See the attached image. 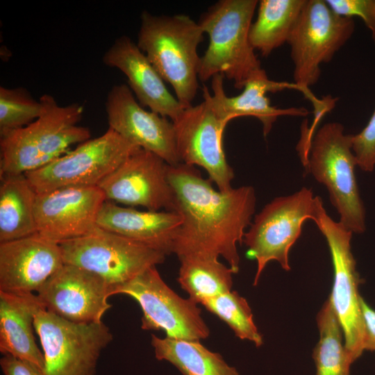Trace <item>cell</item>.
Masks as SVG:
<instances>
[{"instance_id":"obj_26","label":"cell","mask_w":375,"mask_h":375,"mask_svg":"<svg viewBox=\"0 0 375 375\" xmlns=\"http://www.w3.org/2000/svg\"><path fill=\"white\" fill-rule=\"evenodd\" d=\"M319 339L312 358L315 375H350L352 364L344 346L341 324L329 297L317 315Z\"/></svg>"},{"instance_id":"obj_18","label":"cell","mask_w":375,"mask_h":375,"mask_svg":"<svg viewBox=\"0 0 375 375\" xmlns=\"http://www.w3.org/2000/svg\"><path fill=\"white\" fill-rule=\"evenodd\" d=\"M64 264L59 244L39 233L0 242V291L36 294Z\"/></svg>"},{"instance_id":"obj_23","label":"cell","mask_w":375,"mask_h":375,"mask_svg":"<svg viewBox=\"0 0 375 375\" xmlns=\"http://www.w3.org/2000/svg\"><path fill=\"white\" fill-rule=\"evenodd\" d=\"M0 242L38 233L37 192L25 174L0 177Z\"/></svg>"},{"instance_id":"obj_3","label":"cell","mask_w":375,"mask_h":375,"mask_svg":"<svg viewBox=\"0 0 375 375\" xmlns=\"http://www.w3.org/2000/svg\"><path fill=\"white\" fill-rule=\"evenodd\" d=\"M203 33L186 15H156L144 10L140 15L137 44L184 108L192 106L199 88L197 49Z\"/></svg>"},{"instance_id":"obj_16","label":"cell","mask_w":375,"mask_h":375,"mask_svg":"<svg viewBox=\"0 0 375 375\" xmlns=\"http://www.w3.org/2000/svg\"><path fill=\"white\" fill-rule=\"evenodd\" d=\"M105 108L109 128L158 156L169 165L181 162L172 122L146 110L136 101L128 85H113L108 93Z\"/></svg>"},{"instance_id":"obj_5","label":"cell","mask_w":375,"mask_h":375,"mask_svg":"<svg viewBox=\"0 0 375 375\" xmlns=\"http://www.w3.org/2000/svg\"><path fill=\"white\" fill-rule=\"evenodd\" d=\"M258 4L257 0H220L201 15L199 24L209 36V44L201 57L200 81L222 74L241 90L263 70L249 40Z\"/></svg>"},{"instance_id":"obj_20","label":"cell","mask_w":375,"mask_h":375,"mask_svg":"<svg viewBox=\"0 0 375 375\" xmlns=\"http://www.w3.org/2000/svg\"><path fill=\"white\" fill-rule=\"evenodd\" d=\"M224 78L222 74H217L212 78V99L219 115L227 123L240 117H254L262 123L263 135L266 137L278 117H303L308 114V110L305 108L282 109L272 106L267 96L268 92L295 89L301 92L306 98L308 95L294 83L278 82L269 79L264 69L249 80L244 85L243 91L235 97H228L226 94Z\"/></svg>"},{"instance_id":"obj_21","label":"cell","mask_w":375,"mask_h":375,"mask_svg":"<svg viewBox=\"0 0 375 375\" xmlns=\"http://www.w3.org/2000/svg\"><path fill=\"white\" fill-rule=\"evenodd\" d=\"M181 222V217L175 211L139 210L107 200L97 218L99 227L166 255L172 253L174 239Z\"/></svg>"},{"instance_id":"obj_29","label":"cell","mask_w":375,"mask_h":375,"mask_svg":"<svg viewBox=\"0 0 375 375\" xmlns=\"http://www.w3.org/2000/svg\"><path fill=\"white\" fill-rule=\"evenodd\" d=\"M42 106L23 87H0V135L24 127L41 114Z\"/></svg>"},{"instance_id":"obj_2","label":"cell","mask_w":375,"mask_h":375,"mask_svg":"<svg viewBox=\"0 0 375 375\" xmlns=\"http://www.w3.org/2000/svg\"><path fill=\"white\" fill-rule=\"evenodd\" d=\"M39 100L42 110L35 121L0 135V177L38 169L91 138L90 129L78 125L82 105L61 106L49 94Z\"/></svg>"},{"instance_id":"obj_15","label":"cell","mask_w":375,"mask_h":375,"mask_svg":"<svg viewBox=\"0 0 375 375\" xmlns=\"http://www.w3.org/2000/svg\"><path fill=\"white\" fill-rule=\"evenodd\" d=\"M42 307L74 323L101 322L111 307L110 287L101 276L64 264L36 293Z\"/></svg>"},{"instance_id":"obj_28","label":"cell","mask_w":375,"mask_h":375,"mask_svg":"<svg viewBox=\"0 0 375 375\" xmlns=\"http://www.w3.org/2000/svg\"><path fill=\"white\" fill-rule=\"evenodd\" d=\"M201 304L224 321L238 338L249 340L256 347L262 344V337L254 323L251 309L247 301L236 291L217 295Z\"/></svg>"},{"instance_id":"obj_11","label":"cell","mask_w":375,"mask_h":375,"mask_svg":"<svg viewBox=\"0 0 375 375\" xmlns=\"http://www.w3.org/2000/svg\"><path fill=\"white\" fill-rule=\"evenodd\" d=\"M324 236L331 256L333 284L329 299L342 326L344 346L351 362L359 358L364 350L365 328L361 310V283L351 252L353 233L326 213L323 203L313 220Z\"/></svg>"},{"instance_id":"obj_7","label":"cell","mask_w":375,"mask_h":375,"mask_svg":"<svg viewBox=\"0 0 375 375\" xmlns=\"http://www.w3.org/2000/svg\"><path fill=\"white\" fill-rule=\"evenodd\" d=\"M322 203L311 189L303 187L292 194L276 197L254 217L243 239L247 256L257 262L254 285L270 261L290 270V250L299 238L303 224L315 219Z\"/></svg>"},{"instance_id":"obj_19","label":"cell","mask_w":375,"mask_h":375,"mask_svg":"<svg viewBox=\"0 0 375 375\" xmlns=\"http://www.w3.org/2000/svg\"><path fill=\"white\" fill-rule=\"evenodd\" d=\"M105 65L120 70L142 107L174 122L184 108L167 90L165 81L131 38H117L104 53Z\"/></svg>"},{"instance_id":"obj_27","label":"cell","mask_w":375,"mask_h":375,"mask_svg":"<svg viewBox=\"0 0 375 375\" xmlns=\"http://www.w3.org/2000/svg\"><path fill=\"white\" fill-rule=\"evenodd\" d=\"M178 282L197 303L228 292L233 286V274L229 266L218 260L184 258L179 260Z\"/></svg>"},{"instance_id":"obj_6","label":"cell","mask_w":375,"mask_h":375,"mask_svg":"<svg viewBox=\"0 0 375 375\" xmlns=\"http://www.w3.org/2000/svg\"><path fill=\"white\" fill-rule=\"evenodd\" d=\"M354 30L353 18L337 15L325 1L306 0L288 43L294 63V83L306 92L316 112L324 108L326 101L317 99L309 87L318 81L320 65L332 60Z\"/></svg>"},{"instance_id":"obj_4","label":"cell","mask_w":375,"mask_h":375,"mask_svg":"<svg viewBox=\"0 0 375 375\" xmlns=\"http://www.w3.org/2000/svg\"><path fill=\"white\" fill-rule=\"evenodd\" d=\"M338 122L324 124L310 138H303L299 152L306 170L327 189L339 222L353 233L365 231V210L355 174L353 135Z\"/></svg>"},{"instance_id":"obj_30","label":"cell","mask_w":375,"mask_h":375,"mask_svg":"<svg viewBox=\"0 0 375 375\" xmlns=\"http://www.w3.org/2000/svg\"><path fill=\"white\" fill-rule=\"evenodd\" d=\"M352 149L357 166L370 172L375 168V109L365 127L353 135Z\"/></svg>"},{"instance_id":"obj_13","label":"cell","mask_w":375,"mask_h":375,"mask_svg":"<svg viewBox=\"0 0 375 375\" xmlns=\"http://www.w3.org/2000/svg\"><path fill=\"white\" fill-rule=\"evenodd\" d=\"M202 90L203 101L184 108L172 122L176 149L182 163L203 168L217 189L226 192L234 178L223 148L228 123L217 111L208 88L203 85Z\"/></svg>"},{"instance_id":"obj_1","label":"cell","mask_w":375,"mask_h":375,"mask_svg":"<svg viewBox=\"0 0 375 375\" xmlns=\"http://www.w3.org/2000/svg\"><path fill=\"white\" fill-rule=\"evenodd\" d=\"M167 177L174 194V209L182 222L172 253L178 259L218 260L222 256L235 274L240 267L238 244L251 224L256 196L252 186L223 192L213 188L194 166L168 165Z\"/></svg>"},{"instance_id":"obj_22","label":"cell","mask_w":375,"mask_h":375,"mask_svg":"<svg viewBox=\"0 0 375 375\" xmlns=\"http://www.w3.org/2000/svg\"><path fill=\"white\" fill-rule=\"evenodd\" d=\"M41 308L36 294L0 291V351L44 370V354L33 334L35 315Z\"/></svg>"},{"instance_id":"obj_25","label":"cell","mask_w":375,"mask_h":375,"mask_svg":"<svg viewBox=\"0 0 375 375\" xmlns=\"http://www.w3.org/2000/svg\"><path fill=\"white\" fill-rule=\"evenodd\" d=\"M151 345L158 360H166L183 375H240L222 356L198 340L159 338L151 335Z\"/></svg>"},{"instance_id":"obj_9","label":"cell","mask_w":375,"mask_h":375,"mask_svg":"<svg viewBox=\"0 0 375 375\" xmlns=\"http://www.w3.org/2000/svg\"><path fill=\"white\" fill-rule=\"evenodd\" d=\"M139 149L108 128L103 135L24 174L37 193L66 187H97Z\"/></svg>"},{"instance_id":"obj_32","label":"cell","mask_w":375,"mask_h":375,"mask_svg":"<svg viewBox=\"0 0 375 375\" xmlns=\"http://www.w3.org/2000/svg\"><path fill=\"white\" fill-rule=\"evenodd\" d=\"M0 366L4 375H47L44 369L12 356H3Z\"/></svg>"},{"instance_id":"obj_31","label":"cell","mask_w":375,"mask_h":375,"mask_svg":"<svg viewBox=\"0 0 375 375\" xmlns=\"http://www.w3.org/2000/svg\"><path fill=\"white\" fill-rule=\"evenodd\" d=\"M337 15L352 18L360 17L371 32L375 42V0H326Z\"/></svg>"},{"instance_id":"obj_33","label":"cell","mask_w":375,"mask_h":375,"mask_svg":"<svg viewBox=\"0 0 375 375\" xmlns=\"http://www.w3.org/2000/svg\"><path fill=\"white\" fill-rule=\"evenodd\" d=\"M360 303L365 328L364 350L375 351V310L362 297Z\"/></svg>"},{"instance_id":"obj_14","label":"cell","mask_w":375,"mask_h":375,"mask_svg":"<svg viewBox=\"0 0 375 375\" xmlns=\"http://www.w3.org/2000/svg\"><path fill=\"white\" fill-rule=\"evenodd\" d=\"M160 157L139 149L99 185L107 201L148 210L174 211V194Z\"/></svg>"},{"instance_id":"obj_8","label":"cell","mask_w":375,"mask_h":375,"mask_svg":"<svg viewBox=\"0 0 375 375\" xmlns=\"http://www.w3.org/2000/svg\"><path fill=\"white\" fill-rule=\"evenodd\" d=\"M65 264L103 278L110 294L145 269L162 263L164 253L98 226L89 233L59 243Z\"/></svg>"},{"instance_id":"obj_12","label":"cell","mask_w":375,"mask_h":375,"mask_svg":"<svg viewBox=\"0 0 375 375\" xmlns=\"http://www.w3.org/2000/svg\"><path fill=\"white\" fill-rule=\"evenodd\" d=\"M118 294L128 295L138 303L142 311V329L162 330L166 337L188 340L200 341L210 335L197 303L175 293L156 267L117 287L112 295Z\"/></svg>"},{"instance_id":"obj_17","label":"cell","mask_w":375,"mask_h":375,"mask_svg":"<svg viewBox=\"0 0 375 375\" xmlns=\"http://www.w3.org/2000/svg\"><path fill=\"white\" fill-rule=\"evenodd\" d=\"M104 193L98 187H66L37 193L38 233L58 244L83 236L97 226Z\"/></svg>"},{"instance_id":"obj_10","label":"cell","mask_w":375,"mask_h":375,"mask_svg":"<svg viewBox=\"0 0 375 375\" xmlns=\"http://www.w3.org/2000/svg\"><path fill=\"white\" fill-rule=\"evenodd\" d=\"M34 328L47 375H95L100 354L112 340L102 322L74 323L43 308L35 315Z\"/></svg>"},{"instance_id":"obj_24","label":"cell","mask_w":375,"mask_h":375,"mask_svg":"<svg viewBox=\"0 0 375 375\" xmlns=\"http://www.w3.org/2000/svg\"><path fill=\"white\" fill-rule=\"evenodd\" d=\"M306 0H261L249 40L253 49L268 56L288 42Z\"/></svg>"}]
</instances>
